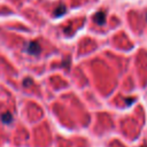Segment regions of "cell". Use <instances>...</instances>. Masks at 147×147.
Masks as SVG:
<instances>
[{"mask_svg":"<svg viewBox=\"0 0 147 147\" xmlns=\"http://www.w3.org/2000/svg\"><path fill=\"white\" fill-rule=\"evenodd\" d=\"M26 52L29 54H32V55H37L41 52V47L40 45L37 42V41H30L28 45H26Z\"/></svg>","mask_w":147,"mask_h":147,"instance_id":"obj_1","label":"cell"},{"mask_svg":"<svg viewBox=\"0 0 147 147\" xmlns=\"http://www.w3.org/2000/svg\"><path fill=\"white\" fill-rule=\"evenodd\" d=\"M64 13H65V6L62 5V3H60V5L55 8V10H54V15H55V17H60V16H62Z\"/></svg>","mask_w":147,"mask_h":147,"instance_id":"obj_3","label":"cell"},{"mask_svg":"<svg viewBox=\"0 0 147 147\" xmlns=\"http://www.w3.org/2000/svg\"><path fill=\"white\" fill-rule=\"evenodd\" d=\"M146 18H147V15H146Z\"/></svg>","mask_w":147,"mask_h":147,"instance_id":"obj_7","label":"cell"},{"mask_svg":"<svg viewBox=\"0 0 147 147\" xmlns=\"http://www.w3.org/2000/svg\"><path fill=\"white\" fill-rule=\"evenodd\" d=\"M1 121L5 123V124H9L13 122V116L10 113H5L1 115Z\"/></svg>","mask_w":147,"mask_h":147,"instance_id":"obj_4","label":"cell"},{"mask_svg":"<svg viewBox=\"0 0 147 147\" xmlns=\"http://www.w3.org/2000/svg\"><path fill=\"white\" fill-rule=\"evenodd\" d=\"M94 22L96 23V24H99V25H102V24H105V22H106V13L105 11H98L95 15H94Z\"/></svg>","mask_w":147,"mask_h":147,"instance_id":"obj_2","label":"cell"},{"mask_svg":"<svg viewBox=\"0 0 147 147\" xmlns=\"http://www.w3.org/2000/svg\"><path fill=\"white\" fill-rule=\"evenodd\" d=\"M125 101H126V103H127V105H130V103H132V102H133V99H126Z\"/></svg>","mask_w":147,"mask_h":147,"instance_id":"obj_5","label":"cell"},{"mask_svg":"<svg viewBox=\"0 0 147 147\" xmlns=\"http://www.w3.org/2000/svg\"><path fill=\"white\" fill-rule=\"evenodd\" d=\"M141 147H146V146H141Z\"/></svg>","mask_w":147,"mask_h":147,"instance_id":"obj_6","label":"cell"}]
</instances>
